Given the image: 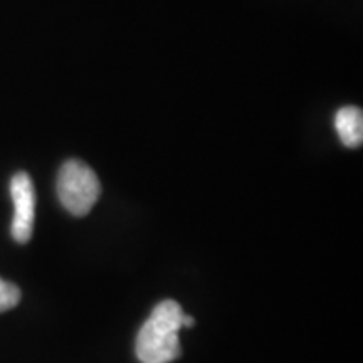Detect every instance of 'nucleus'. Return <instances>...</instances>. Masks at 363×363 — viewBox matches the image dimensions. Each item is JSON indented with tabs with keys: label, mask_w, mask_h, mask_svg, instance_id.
I'll list each match as a JSON object with an SVG mask.
<instances>
[{
	"label": "nucleus",
	"mask_w": 363,
	"mask_h": 363,
	"mask_svg": "<svg viewBox=\"0 0 363 363\" xmlns=\"http://www.w3.org/2000/svg\"><path fill=\"white\" fill-rule=\"evenodd\" d=\"M21 289L11 281L0 278V313L12 310L13 306L19 305Z\"/></svg>",
	"instance_id": "obj_5"
},
{
	"label": "nucleus",
	"mask_w": 363,
	"mask_h": 363,
	"mask_svg": "<svg viewBox=\"0 0 363 363\" xmlns=\"http://www.w3.org/2000/svg\"><path fill=\"white\" fill-rule=\"evenodd\" d=\"M335 128L348 148H358L363 142V111L357 106H343L335 115Z\"/></svg>",
	"instance_id": "obj_4"
},
{
	"label": "nucleus",
	"mask_w": 363,
	"mask_h": 363,
	"mask_svg": "<svg viewBox=\"0 0 363 363\" xmlns=\"http://www.w3.org/2000/svg\"><path fill=\"white\" fill-rule=\"evenodd\" d=\"M11 197L13 202L11 234L16 242L26 244L33 238L35 220V190L33 180L26 172H19L12 177Z\"/></svg>",
	"instance_id": "obj_3"
},
{
	"label": "nucleus",
	"mask_w": 363,
	"mask_h": 363,
	"mask_svg": "<svg viewBox=\"0 0 363 363\" xmlns=\"http://www.w3.org/2000/svg\"><path fill=\"white\" fill-rule=\"evenodd\" d=\"M179 303L165 299L153 308L136 337V357L142 363H170L182 355L179 333L184 328Z\"/></svg>",
	"instance_id": "obj_1"
},
{
	"label": "nucleus",
	"mask_w": 363,
	"mask_h": 363,
	"mask_svg": "<svg viewBox=\"0 0 363 363\" xmlns=\"http://www.w3.org/2000/svg\"><path fill=\"white\" fill-rule=\"evenodd\" d=\"M101 194V184L91 167L81 160H67L57 175V197L76 217L88 216Z\"/></svg>",
	"instance_id": "obj_2"
}]
</instances>
